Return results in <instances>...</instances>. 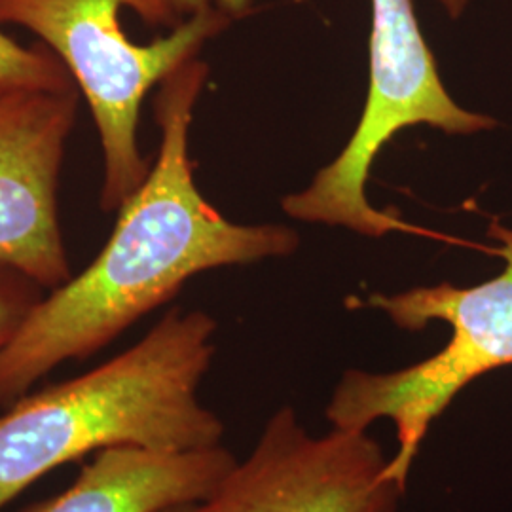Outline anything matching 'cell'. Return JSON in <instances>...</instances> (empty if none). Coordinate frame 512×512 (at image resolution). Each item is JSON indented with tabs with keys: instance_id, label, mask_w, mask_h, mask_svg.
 I'll return each mask as SVG.
<instances>
[{
	"instance_id": "1",
	"label": "cell",
	"mask_w": 512,
	"mask_h": 512,
	"mask_svg": "<svg viewBox=\"0 0 512 512\" xmlns=\"http://www.w3.org/2000/svg\"><path fill=\"white\" fill-rule=\"evenodd\" d=\"M209 74L186 61L160 82L154 99L162 131L147 181L118 209L107 245L92 264L42 296L0 351V408L31 391L67 361L107 348L122 332L207 270L287 256L296 232L279 224L245 226L224 219L194 183L188 135Z\"/></svg>"
},
{
	"instance_id": "2",
	"label": "cell",
	"mask_w": 512,
	"mask_h": 512,
	"mask_svg": "<svg viewBox=\"0 0 512 512\" xmlns=\"http://www.w3.org/2000/svg\"><path fill=\"white\" fill-rule=\"evenodd\" d=\"M215 332L205 311L173 308L114 359L2 408L0 509L40 476L109 448L219 446L224 425L198 397Z\"/></svg>"
},
{
	"instance_id": "3",
	"label": "cell",
	"mask_w": 512,
	"mask_h": 512,
	"mask_svg": "<svg viewBox=\"0 0 512 512\" xmlns=\"http://www.w3.org/2000/svg\"><path fill=\"white\" fill-rule=\"evenodd\" d=\"M232 21L215 8L181 19L167 0H0V25L37 35L90 105L105 213L128 202L152 169L137 139L147 93Z\"/></svg>"
},
{
	"instance_id": "4",
	"label": "cell",
	"mask_w": 512,
	"mask_h": 512,
	"mask_svg": "<svg viewBox=\"0 0 512 512\" xmlns=\"http://www.w3.org/2000/svg\"><path fill=\"white\" fill-rule=\"evenodd\" d=\"M492 249L503 272L475 287L439 283L399 294H370L361 306L385 313L399 329L423 330L433 321L452 329L450 342L416 365L395 372L348 370L336 385L327 418L336 429L366 431L389 420L397 431V454L387 476L406 488L412 463L431 423L480 376L512 365V230L490 222Z\"/></svg>"
},
{
	"instance_id": "5",
	"label": "cell",
	"mask_w": 512,
	"mask_h": 512,
	"mask_svg": "<svg viewBox=\"0 0 512 512\" xmlns=\"http://www.w3.org/2000/svg\"><path fill=\"white\" fill-rule=\"evenodd\" d=\"M370 2V88L361 122L336 160L306 190L283 200V211L293 219L382 238L404 228V222L374 209L366 198L370 169L382 148L399 131L420 124L450 135H473L494 129L497 122L459 107L446 92L412 0Z\"/></svg>"
},
{
	"instance_id": "6",
	"label": "cell",
	"mask_w": 512,
	"mask_h": 512,
	"mask_svg": "<svg viewBox=\"0 0 512 512\" xmlns=\"http://www.w3.org/2000/svg\"><path fill=\"white\" fill-rule=\"evenodd\" d=\"M366 431L311 435L293 406L268 420L253 452L205 501L207 512H397L403 484Z\"/></svg>"
},
{
	"instance_id": "7",
	"label": "cell",
	"mask_w": 512,
	"mask_h": 512,
	"mask_svg": "<svg viewBox=\"0 0 512 512\" xmlns=\"http://www.w3.org/2000/svg\"><path fill=\"white\" fill-rule=\"evenodd\" d=\"M78 101V90L0 97V262L46 291L73 277L57 188Z\"/></svg>"
},
{
	"instance_id": "8",
	"label": "cell",
	"mask_w": 512,
	"mask_h": 512,
	"mask_svg": "<svg viewBox=\"0 0 512 512\" xmlns=\"http://www.w3.org/2000/svg\"><path fill=\"white\" fill-rule=\"evenodd\" d=\"M236 463L222 444L188 452L109 448L95 454L73 486L29 512H158L205 503Z\"/></svg>"
},
{
	"instance_id": "9",
	"label": "cell",
	"mask_w": 512,
	"mask_h": 512,
	"mask_svg": "<svg viewBox=\"0 0 512 512\" xmlns=\"http://www.w3.org/2000/svg\"><path fill=\"white\" fill-rule=\"evenodd\" d=\"M78 90L73 76L44 44L31 48L0 31V97L18 92H71Z\"/></svg>"
},
{
	"instance_id": "10",
	"label": "cell",
	"mask_w": 512,
	"mask_h": 512,
	"mask_svg": "<svg viewBox=\"0 0 512 512\" xmlns=\"http://www.w3.org/2000/svg\"><path fill=\"white\" fill-rule=\"evenodd\" d=\"M44 291L31 277L0 262V351L18 334Z\"/></svg>"
},
{
	"instance_id": "11",
	"label": "cell",
	"mask_w": 512,
	"mask_h": 512,
	"mask_svg": "<svg viewBox=\"0 0 512 512\" xmlns=\"http://www.w3.org/2000/svg\"><path fill=\"white\" fill-rule=\"evenodd\" d=\"M181 19L190 18L203 10H219L230 19L243 18L251 12L253 0H167Z\"/></svg>"
},
{
	"instance_id": "12",
	"label": "cell",
	"mask_w": 512,
	"mask_h": 512,
	"mask_svg": "<svg viewBox=\"0 0 512 512\" xmlns=\"http://www.w3.org/2000/svg\"><path fill=\"white\" fill-rule=\"evenodd\" d=\"M439 2L442 4V8L448 12L450 18L458 19L463 14L469 0H439Z\"/></svg>"
},
{
	"instance_id": "13",
	"label": "cell",
	"mask_w": 512,
	"mask_h": 512,
	"mask_svg": "<svg viewBox=\"0 0 512 512\" xmlns=\"http://www.w3.org/2000/svg\"><path fill=\"white\" fill-rule=\"evenodd\" d=\"M158 512H207V505L205 503H186V505L167 507Z\"/></svg>"
}]
</instances>
